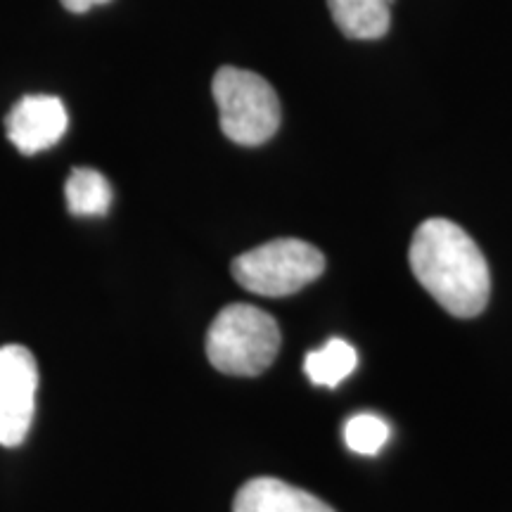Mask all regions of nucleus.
Listing matches in <instances>:
<instances>
[{
	"label": "nucleus",
	"instance_id": "obj_1",
	"mask_svg": "<svg viewBox=\"0 0 512 512\" xmlns=\"http://www.w3.org/2000/svg\"><path fill=\"white\" fill-rule=\"evenodd\" d=\"M411 268L418 283L448 313L472 318L484 311L491 294V275L484 254L458 223L430 219L415 230Z\"/></svg>",
	"mask_w": 512,
	"mask_h": 512
},
{
	"label": "nucleus",
	"instance_id": "obj_2",
	"mask_svg": "<svg viewBox=\"0 0 512 512\" xmlns=\"http://www.w3.org/2000/svg\"><path fill=\"white\" fill-rule=\"evenodd\" d=\"M280 351V328L273 316L249 304L221 309L207 332V356L219 373L254 377L273 366Z\"/></svg>",
	"mask_w": 512,
	"mask_h": 512
},
{
	"label": "nucleus",
	"instance_id": "obj_3",
	"mask_svg": "<svg viewBox=\"0 0 512 512\" xmlns=\"http://www.w3.org/2000/svg\"><path fill=\"white\" fill-rule=\"evenodd\" d=\"M221 131L238 145L256 147L275 136L280 128L278 93L264 76L238 67H221L211 81Z\"/></svg>",
	"mask_w": 512,
	"mask_h": 512
},
{
	"label": "nucleus",
	"instance_id": "obj_4",
	"mask_svg": "<svg viewBox=\"0 0 512 512\" xmlns=\"http://www.w3.org/2000/svg\"><path fill=\"white\" fill-rule=\"evenodd\" d=\"M325 271V256L304 240H273L233 261V278L261 297H287L304 290Z\"/></svg>",
	"mask_w": 512,
	"mask_h": 512
},
{
	"label": "nucleus",
	"instance_id": "obj_5",
	"mask_svg": "<svg viewBox=\"0 0 512 512\" xmlns=\"http://www.w3.org/2000/svg\"><path fill=\"white\" fill-rule=\"evenodd\" d=\"M38 366L22 344L0 347V446L24 444L36 413Z\"/></svg>",
	"mask_w": 512,
	"mask_h": 512
},
{
	"label": "nucleus",
	"instance_id": "obj_6",
	"mask_svg": "<svg viewBox=\"0 0 512 512\" xmlns=\"http://www.w3.org/2000/svg\"><path fill=\"white\" fill-rule=\"evenodd\" d=\"M67 126V110L55 95H27L5 117L8 140L22 155H36L57 145Z\"/></svg>",
	"mask_w": 512,
	"mask_h": 512
},
{
	"label": "nucleus",
	"instance_id": "obj_7",
	"mask_svg": "<svg viewBox=\"0 0 512 512\" xmlns=\"http://www.w3.org/2000/svg\"><path fill=\"white\" fill-rule=\"evenodd\" d=\"M233 512H335L309 491L275 477H256L235 496Z\"/></svg>",
	"mask_w": 512,
	"mask_h": 512
},
{
	"label": "nucleus",
	"instance_id": "obj_8",
	"mask_svg": "<svg viewBox=\"0 0 512 512\" xmlns=\"http://www.w3.org/2000/svg\"><path fill=\"white\" fill-rule=\"evenodd\" d=\"M394 0H328L332 19L342 34L375 41L389 31Z\"/></svg>",
	"mask_w": 512,
	"mask_h": 512
},
{
	"label": "nucleus",
	"instance_id": "obj_9",
	"mask_svg": "<svg viewBox=\"0 0 512 512\" xmlns=\"http://www.w3.org/2000/svg\"><path fill=\"white\" fill-rule=\"evenodd\" d=\"M64 200L74 216H105L112 207V185L100 171L79 166L64 183Z\"/></svg>",
	"mask_w": 512,
	"mask_h": 512
},
{
	"label": "nucleus",
	"instance_id": "obj_10",
	"mask_svg": "<svg viewBox=\"0 0 512 512\" xmlns=\"http://www.w3.org/2000/svg\"><path fill=\"white\" fill-rule=\"evenodd\" d=\"M358 356L356 349L344 339H330L325 347L309 351L304 358V370L313 384L323 387H337L339 382L356 370Z\"/></svg>",
	"mask_w": 512,
	"mask_h": 512
},
{
	"label": "nucleus",
	"instance_id": "obj_11",
	"mask_svg": "<svg viewBox=\"0 0 512 512\" xmlns=\"http://www.w3.org/2000/svg\"><path fill=\"white\" fill-rule=\"evenodd\" d=\"M389 439V425L382 418L370 413L354 415L344 425V441L354 453L361 456H375L380 453Z\"/></svg>",
	"mask_w": 512,
	"mask_h": 512
},
{
	"label": "nucleus",
	"instance_id": "obj_12",
	"mask_svg": "<svg viewBox=\"0 0 512 512\" xmlns=\"http://www.w3.org/2000/svg\"><path fill=\"white\" fill-rule=\"evenodd\" d=\"M110 3V0H62V5L67 8L69 12H76V15H81V12H88L95 5H105Z\"/></svg>",
	"mask_w": 512,
	"mask_h": 512
}]
</instances>
